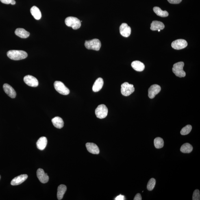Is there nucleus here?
<instances>
[{"mask_svg": "<svg viewBox=\"0 0 200 200\" xmlns=\"http://www.w3.org/2000/svg\"><path fill=\"white\" fill-rule=\"evenodd\" d=\"M12 0H1L2 3L6 4H10Z\"/></svg>", "mask_w": 200, "mask_h": 200, "instance_id": "obj_33", "label": "nucleus"}, {"mask_svg": "<svg viewBox=\"0 0 200 200\" xmlns=\"http://www.w3.org/2000/svg\"><path fill=\"white\" fill-rule=\"evenodd\" d=\"M161 90V87L156 84L152 85L148 90V96L150 99H153Z\"/></svg>", "mask_w": 200, "mask_h": 200, "instance_id": "obj_10", "label": "nucleus"}, {"mask_svg": "<svg viewBox=\"0 0 200 200\" xmlns=\"http://www.w3.org/2000/svg\"><path fill=\"white\" fill-rule=\"evenodd\" d=\"M65 23L69 27H71L73 29L79 28L81 26V22L78 19L74 17L69 16L65 20Z\"/></svg>", "mask_w": 200, "mask_h": 200, "instance_id": "obj_2", "label": "nucleus"}, {"mask_svg": "<svg viewBox=\"0 0 200 200\" xmlns=\"http://www.w3.org/2000/svg\"><path fill=\"white\" fill-rule=\"evenodd\" d=\"M15 34L22 38H27L29 36L30 33L23 28L17 29L15 31Z\"/></svg>", "mask_w": 200, "mask_h": 200, "instance_id": "obj_21", "label": "nucleus"}, {"mask_svg": "<svg viewBox=\"0 0 200 200\" xmlns=\"http://www.w3.org/2000/svg\"><path fill=\"white\" fill-rule=\"evenodd\" d=\"M1 176H0V179H1Z\"/></svg>", "mask_w": 200, "mask_h": 200, "instance_id": "obj_36", "label": "nucleus"}, {"mask_svg": "<svg viewBox=\"0 0 200 200\" xmlns=\"http://www.w3.org/2000/svg\"><path fill=\"white\" fill-rule=\"evenodd\" d=\"M54 86L55 90L60 94L66 95L69 94V90L61 81H55L54 83Z\"/></svg>", "mask_w": 200, "mask_h": 200, "instance_id": "obj_5", "label": "nucleus"}, {"mask_svg": "<svg viewBox=\"0 0 200 200\" xmlns=\"http://www.w3.org/2000/svg\"><path fill=\"white\" fill-rule=\"evenodd\" d=\"M7 55L9 58L15 60H22L27 56L26 52L19 50H10L7 52Z\"/></svg>", "mask_w": 200, "mask_h": 200, "instance_id": "obj_1", "label": "nucleus"}, {"mask_svg": "<svg viewBox=\"0 0 200 200\" xmlns=\"http://www.w3.org/2000/svg\"><path fill=\"white\" fill-rule=\"evenodd\" d=\"M3 89L5 92L9 97L12 98L16 97V94L15 91L10 85L5 83L3 85Z\"/></svg>", "mask_w": 200, "mask_h": 200, "instance_id": "obj_13", "label": "nucleus"}, {"mask_svg": "<svg viewBox=\"0 0 200 200\" xmlns=\"http://www.w3.org/2000/svg\"><path fill=\"white\" fill-rule=\"evenodd\" d=\"M23 80L26 84L30 86L36 87L38 86L39 82L38 80L32 76H26L24 77Z\"/></svg>", "mask_w": 200, "mask_h": 200, "instance_id": "obj_9", "label": "nucleus"}, {"mask_svg": "<svg viewBox=\"0 0 200 200\" xmlns=\"http://www.w3.org/2000/svg\"><path fill=\"white\" fill-rule=\"evenodd\" d=\"M193 148L190 144L189 143H185L181 146L180 150L183 153H189L191 152Z\"/></svg>", "mask_w": 200, "mask_h": 200, "instance_id": "obj_25", "label": "nucleus"}, {"mask_svg": "<svg viewBox=\"0 0 200 200\" xmlns=\"http://www.w3.org/2000/svg\"><path fill=\"white\" fill-rule=\"evenodd\" d=\"M104 84L103 79L101 77L96 80L92 87V90L94 92H99L102 88Z\"/></svg>", "mask_w": 200, "mask_h": 200, "instance_id": "obj_16", "label": "nucleus"}, {"mask_svg": "<svg viewBox=\"0 0 200 200\" xmlns=\"http://www.w3.org/2000/svg\"><path fill=\"white\" fill-rule=\"evenodd\" d=\"M131 66L133 69L138 72L143 71L145 68L143 63L138 60L133 61L131 63Z\"/></svg>", "mask_w": 200, "mask_h": 200, "instance_id": "obj_17", "label": "nucleus"}, {"mask_svg": "<svg viewBox=\"0 0 200 200\" xmlns=\"http://www.w3.org/2000/svg\"><path fill=\"white\" fill-rule=\"evenodd\" d=\"M108 114V109L105 105L102 104L98 106L95 110V114L96 117L98 118H105Z\"/></svg>", "mask_w": 200, "mask_h": 200, "instance_id": "obj_7", "label": "nucleus"}, {"mask_svg": "<svg viewBox=\"0 0 200 200\" xmlns=\"http://www.w3.org/2000/svg\"><path fill=\"white\" fill-rule=\"evenodd\" d=\"M192 129V127L190 125H187L181 129V134L182 135H188Z\"/></svg>", "mask_w": 200, "mask_h": 200, "instance_id": "obj_27", "label": "nucleus"}, {"mask_svg": "<svg viewBox=\"0 0 200 200\" xmlns=\"http://www.w3.org/2000/svg\"><path fill=\"white\" fill-rule=\"evenodd\" d=\"M200 199V195L199 190H196L194 191L193 194V200H199Z\"/></svg>", "mask_w": 200, "mask_h": 200, "instance_id": "obj_29", "label": "nucleus"}, {"mask_svg": "<svg viewBox=\"0 0 200 200\" xmlns=\"http://www.w3.org/2000/svg\"><path fill=\"white\" fill-rule=\"evenodd\" d=\"M157 31H158L159 32V31H160V30H157Z\"/></svg>", "mask_w": 200, "mask_h": 200, "instance_id": "obj_35", "label": "nucleus"}, {"mask_svg": "<svg viewBox=\"0 0 200 200\" xmlns=\"http://www.w3.org/2000/svg\"><path fill=\"white\" fill-rule=\"evenodd\" d=\"M67 190L66 186L64 185H59L57 188V198L58 200L62 199Z\"/></svg>", "mask_w": 200, "mask_h": 200, "instance_id": "obj_23", "label": "nucleus"}, {"mask_svg": "<svg viewBox=\"0 0 200 200\" xmlns=\"http://www.w3.org/2000/svg\"><path fill=\"white\" fill-rule=\"evenodd\" d=\"M53 125L57 128H62L64 126V122L62 118L59 117H56L52 120Z\"/></svg>", "mask_w": 200, "mask_h": 200, "instance_id": "obj_20", "label": "nucleus"}, {"mask_svg": "<svg viewBox=\"0 0 200 200\" xmlns=\"http://www.w3.org/2000/svg\"><path fill=\"white\" fill-rule=\"evenodd\" d=\"M115 200H125V196L123 195H122L121 194L119 195L115 198Z\"/></svg>", "mask_w": 200, "mask_h": 200, "instance_id": "obj_32", "label": "nucleus"}, {"mask_svg": "<svg viewBox=\"0 0 200 200\" xmlns=\"http://www.w3.org/2000/svg\"><path fill=\"white\" fill-rule=\"evenodd\" d=\"M47 138L46 137L44 136L41 137L37 142V148L41 151H42L45 149L47 145Z\"/></svg>", "mask_w": 200, "mask_h": 200, "instance_id": "obj_18", "label": "nucleus"}, {"mask_svg": "<svg viewBox=\"0 0 200 200\" xmlns=\"http://www.w3.org/2000/svg\"><path fill=\"white\" fill-rule=\"evenodd\" d=\"M16 3V2L15 0H12V1L11 2L10 4L11 5H14Z\"/></svg>", "mask_w": 200, "mask_h": 200, "instance_id": "obj_34", "label": "nucleus"}, {"mask_svg": "<svg viewBox=\"0 0 200 200\" xmlns=\"http://www.w3.org/2000/svg\"><path fill=\"white\" fill-rule=\"evenodd\" d=\"M31 13L33 17L36 20H40L41 18V13L40 9L36 6H33L31 7Z\"/></svg>", "mask_w": 200, "mask_h": 200, "instance_id": "obj_22", "label": "nucleus"}, {"mask_svg": "<svg viewBox=\"0 0 200 200\" xmlns=\"http://www.w3.org/2000/svg\"><path fill=\"white\" fill-rule=\"evenodd\" d=\"M37 176L39 180L43 183H47L49 181V177L47 173H44V170L40 168L37 170Z\"/></svg>", "mask_w": 200, "mask_h": 200, "instance_id": "obj_11", "label": "nucleus"}, {"mask_svg": "<svg viewBox=\"0 0 200 200\" xmlns=\"http://www.w3.org/2000/svg\"><path fill=\"white\" fill-rule=\"evenodd\" d=\"M135 91L134 86L128 82H125L121 85V92L122 95L127 96L130 95Z\"/></svg>", "mask_w": 200, "mask_h": 200, "instance_id": "obj_6", "label": "nucleus"}, {"mask_svg": "<svg viewBox=\"0 0 200 200\" xmlns=\"http://www.w3.org/2000/svg\"><path fill=\"white\" fill-rule=\"evenodd\" d=\"M172 47L176 50H180L184 49L188 46L186 41L182 39L176 40L172 42Z\"/></svg>", "mask_w": 200, "mask_h": 200, "instance_id": "obj_8", "label": "nucleus"}, {"mask_svg": "<svg viewBox=\"0 0 200 200\" xmlns=\"http://www.w3.org/2000/svg\"><path fill=\"white\" fill-rule=\"evenodd\" d=\"M119 30L120 34L123 37H129L131 34V28L126 23H123L120 25Z\"/></svg>", "mask_w": 200, "mask_h": 200, "instance_id": "obj_12", "label": "nucleus"}, {"mask_svg": "<svg viewBox=\"0 0 200 200\" xmlns=\"http://www.w3.org/2000/svg\"><path fill=\"white\" fill-rule=\"evenodd\" d=\"M169 2L173 4H177L180 3L182 0H168Z\"/></svg>", "mask_w": 200, "mask_h": 200, "instance_id": "obj_30", "label": "nucleus"}, {"mask_svg": "<svg viewBox=\"0 0 200 200\" xmlns=\"http://www.w3.org/2000/svg\"><path fill=\"white\" fill-rule=\"evenodd\" d=\"M184 66V63L183 62H180L176 63L173 65L172 71L176 76L179 77H185L186 73L183 69Z\"/></svg>", "mask_w": 200, "mask_h": 200, "instance_id": "obj_3", "label": "nucleus"}, {"mask_svg": "<svg viewBox=\"0 0 200 200\" xmlns=\"http://www.w3.org/2000/svg\"><path fill=\"white\" fill-rule=\"evenodd\" d=\"M85 45L87 49L98 51L101 48V44L100 40L97 39H94L91 40H86L85 42Z\"/></svg>", "mask_w": 200, "mask_h": 200, "instance_id": "obj_4", "label": "nucleus"}, {"mask_svg": "<svg viewBox=\"0 0 200 200\" xmlns=\"http://www.w3.org/2000/svg\"><path fill=\"white\" fill-rule=\"evenodd\" d=\"M153 11L157 16L161 17H166L169 15V13L166 10L163 11L160 7H153Z\"/></svg>", "mask_w": 200, "mask_h": 200, "instance_id": "obj_24", "label": "nucleus"}, {"mask_svg": "<svg viewBox=\"0 0 200 200\" xmlns=\"http://www.w3.org/2000/svg\"><path fill=\"white\" fill-rule=\"evenodd\" d=\"M87 150L90 153L93 154H98L99 153V149L97 145L92 143H87L86 144Z\"/></svg>", "mask_w": 200, "mask_h": 200, "instance_id": "obj_15", "label": "nucleus"}, {"mask_svg": "<svg viewBox=\"0 0 200 200\" xmlns=\"http://www.w3.org/2000/svg\"><path fill=\"white\" fill-rule=\"evenodd\" d=\"M142 199V196L140 194H137L133 200H141Z\"/></svg>", "mask_w": 200, "mask_h": 200, "instance_id": "obj_31", "label": "nucleus"}, {"mask_svg": "<svg viewBox=\"0 0 200 200\" xmlns=\"http://www.w3.org/2000/svg\"><path fill=\"white\" fill-rule=\"evenodd\" d=\"M165 25L162 22L160 21H153L151 24L150 29L153 31H157L158 30H163L164 29Z\"/></svg>", "mask_w": 200, "mask_h": 200, "instance_id": "obj_19", "label": "nucleus"}, {"mask_svg": "<svg viewBox=\"0 0 200 200\" xmlns=\"http://www.w3.org/2000/svg\"><path fill=\"white\" fill-rule=\"evenodd\" d=\"M27 177L28 176L26 174L19 176L12 180L11 182V185L13 186H16L21 184L27 180Z\"/></svg>", "mask_w": 200, "mask_h": 200, "instance_id": "obj_14", "label": "nucleus"}, {"mask_svg": "<svg viewBox=\"0 0 200 200\" xmlns=\"http://www.w3.org/2000/svg\"><path fill=\"white\" fill-rule=\"evenodd\" d=\"M154 144L156 148L160 149L164 147V141L162 138L157 137L154 140Z\"/></svg>", "mask_w": 200, "mask_h": 200, "instance_id": "obj_26", "label": "nucleus"}, {"mask_svg": "<svg viewBox=\"0 0 200 200\" xmlns=\"http://www.w3.org/2000/svg\"><path fill=\"white\" fill-rule=\"evenodd\" d=\"M156 180L154 178H151L148 181V183L147 188L148 190L151 191L153 190L156 184Z\"/></svg>", "mask_w": 200, "mask_h": 200, "instance_id": "obj_28", "label": "nucleus"}]
</instances>
